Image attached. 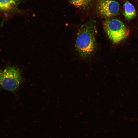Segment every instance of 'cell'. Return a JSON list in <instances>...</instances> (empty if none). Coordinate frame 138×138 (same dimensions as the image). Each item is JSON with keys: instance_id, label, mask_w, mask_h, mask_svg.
Here are the masks:
<instances>
[{"instance_id": "8992f818", "label": "cell", "mask_w": 138, "mask_h": 138, "mask_svg": "<svg viewBox=\"0 0 138 138\" xmlns=\"http://www.w3.org/2000/svg\"><path fill=\"white\" fill-rule=\"evenodd\" d=\"M124 6L123 15L126 19L130 20L136 17V12L134 6L131 3L127 1L124 4Z\"/></svg>"}, {"instance_id": "3957f363", "label": "cell", "mask_w": 138, "mask_h": 138, "mask_svg": "<svg viewBox=\"0 0 138 138\" xmlns=\"http://www.w3.org/2000/svg\"><path fill=\"white\" fill-rule=\"evenodd\" d=\"M103 26L105 32L113 43H119L128 36L129 31L124 24L116 18L109 19L104 21Z\"/></svg>"}, {"instance_id": "277c9868", "label": "cell", "mask_w": 138, "mask_h": 138, "mask_svg": "<svg viewBox=\"0 0 138 138\" xmlns=\"http://www.w3.org/2000/svg\"><path fill=\"white\" fill-rule=\"evenodd\" d=\"M119 8V3L114 0H99L97 5L98 13L105 18H109L117 15Z\"/></svg>"}, {"instance_id": "6da1fadb", "label": "cell", "mask_w": 138, "mask_h": 138, "mask_svg": "<svg viewBox=\"0 0 138 138\" xmlns=\"http://www.w3.org/2000/svg\"><path fill=\"white\" fill-rule=\"evenodd\" d=\"M97 32L95 23L91 20L83 24L79 29L76 47L83 59L89 57L95 52L97 47L95 38Z\"/></svg>"}, {"instance_id": "52a82bcc", "label": "cell", "mask_w": 138, "mask_h": 138, "mask_svg": "<svg viewBox=\"0 0 138 138\" xmlns=\"http://www.w3.org/2000/svg\"><path fill=\"white\" fill-rule=\"evenodd\" d=\"M69 2L77 8H83L87 7L92 3L93 0H68Z\"/></svg>"}, {"instance_id": "7a4b0ae2", "label": "cell", "mask_w": 138, "mask_h": 138, "mask_svg": "<svg viewBox=\"0 0 138 138\" xmlns=\"http://www.w3.org/2000/svg\"><path fill=\"white\" fill-rule=\"evenodd\" d=\"M22 80L21 71L17 66L8 65L0 69V89L15 93Z\"/></svg>"}, {"instance_id": "5b68a950", "label": "cell", "mask_w": 138, "mask_h": 138, "mask_svg": "<svg viewBox=\"0 0 138 138\" xmlns=\"http://www.w3.org/2000/svg\"><path fill=\"white\" fill-rule=\"evenodd\" d=\"M20 0H0V13L5 16L14 12Z\"/></svg>"}]
</instances>
